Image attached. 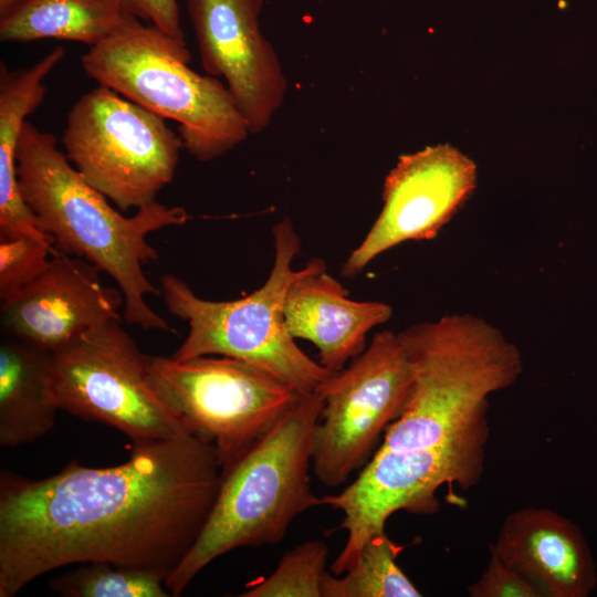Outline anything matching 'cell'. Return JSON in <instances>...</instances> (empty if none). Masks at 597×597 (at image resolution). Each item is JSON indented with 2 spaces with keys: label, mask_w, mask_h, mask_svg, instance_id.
Wrapping results in <instances>:
<instances>
[{
  "label": "cell",
  "mask_w": 597,
  "mask_h": 597,
  "mask_svg": "<svg viewBox=\"0 0 597 597\" xmlns=\"http://www.w3.org/2000/svg\"><path fill=\"white\" fill-rule=\"evenodd\" d=\"M222 468L214 447L187 430L134 444L117 465L71 461L59 473L0 474V597L63 566L108 562L165 579L201 534Z\"/></svg>",
  "instance_id": "obj_1"
},
{
  "label": "cell",
  "mask_w": 597,
  "mask_h": 597,
  "mask_svg": "<svg viewBox=\"0 0 597 597\" xmlns=\"http://www.w3.org/2000/svg\"><path fill=\"white\" fill-rule=\"evenodd\" d=\"M21 195L55 251L94 264L109 275L124 295V317L143 329L176 333L147 302L160 295L143 265L159 258L149 233L188 220L181 207L157 201L125 217L91 186L57 148L51 133L24 122L17 149Z\"/></svg>",
  "instance_id": "obj_2"
},
{
  "label": "cell",
  "mask_w": 597,
  "mask_h": 597,
  "mask_svg": "<svg viewBox=\"0 0 597 597\" xmlns=\"http://www.w3.org/2000/svg\"><path fill=\"white\" fill-rule=\"evenodd\" d=\"M412 389L385 431L381 450L442 444L488 418L489 396L511 387L522 353L498 327L472 314H450L398 333Z\"/></svg>",
  "instance_id": "obj_3"
},
{
  "label": "cell",
  "mask_w": 597,
  "mask_h": 597,
  "mask_svg": "<svg viewBox=\"0 0 597 597\" xmlns=\"http://www.w3.org/2000/svg\"><path fill=\"white\" fill-rule=\"evenodd\" d=\"M323 406L321 390L301 395L269 432L222 472L201 534L165 580L170 595L180 596L206 566L232 549L282 542L300 514L321 505L308 471Z\"/></svg>",
  "instance_id": "obj_4"
},
{
  "label": "cell",
  "mask_w": 597,
  "mask_h": 597,
  "mask_svg": "<svg viewBox=\"0 0 597 597\" xmlns=\"http://www.w3.org/2000/svg\"><path fill=\"white\" fill-rule=\"evenodd\" d=\"M182 39L132 17L81 56L86 75L178 123L184 148L199 161L228 153L250 135L235 100L217 77L188 66Z\"/></svg>",
  "instance_id": "obj_5"
},
{
  "label": "cell",
  "mask_w": 597,
  "mask_h": 597,
  "mask_svg": "<svg viewBox=\"0 0 597 597\" xmlns=\"http://www.w3.org/2000/svg\"><path fill=\"white\" fill-rule=\"evenodd\" d=\"M274 261L265 283L233 301L201 298L180 277L166 273L160 295L174 316L187 322L189 331L170 356L184 360L218 355L255 365L283 380L301 395L320 391L335 373L308 357L289 333L284 298L295 275L292 269L300 239L290 219L273 229Z\"/></svg>",
  "instance_id": "obj_6"
},
{
  "label": "cell",
  "mask_w": 597,
  "mask_h": 597,
  "mask_svg": "<svg viewBox=\"0 0 597 597\" xmlns=\"http://www.w3.org/2000/svg\"><path fill=\"white\" fill-rule=\"evenodd\" d=\"M148 375L158 398L184 426L214 447L222 472L301 397L269 371L227 356H149Z\"/></svg>",
  "instance_id": "obj_7"
},
{
  "label": "cell",
  "mask_w": 597,
  "mask_h": 597,
  "mask_svg": "<svg viewBox=\"0 0 597 597\" xmlns=\"http://www.w3.org/2000/svg\"><path fill=\"white\" fill-rule=\"evenodd\" d=\"M62 144L80 175L123 211L156 201L184 148L165 118L103 85L74 103Z\"/></svg>",
  "instance_id": "obj_8"
},
{
  "label": "cell",
  "mask_w": 597,
  "mask_h": 597,
  "mask_svg": "<svg viewBox=\"0 0 597 597\" xmlns=\"http://www.w3.org/2000/svg\"><path fill=\"white\" fill-rule=\"evenodd\" d=\"M489 434L484 418L436 447L378 449L347 488L321 498V505L344 513L339 528L347 532L345 545L331 566L332 574L349 570L368 540L385 532V523L395 512L436 513V491L441 485L458 484L461 490L474 486L484 471Z\"/></svg>",
  "instance_id": "obj_9"
},
{
  "label": "cell",
  "mask_w": 597,
  "mask_h": 597,
  "mask_svg": "<svg viewBox=\"0 0 597 597\" xmlns=\"http://www.w3.org/2000/svg\"><path fill=\"white\" fill-rule=\"evenodd\" d=\"M145 355L123 328L108 321L52 352V385L60 410L97 421L134 444L175 437L188 429L158 398Z\"/></svg>",
  "instance_id": "obj_10"
},
{
  "label": "cell",
  "mask_w": 597,
  "mask_h": 597,
  "mask_svg": "<svg viewBox=\"0 0 597 597\" xmlns=\"http://www.w3.org/2000/svg\"><path fill=\"white\" fill-rule=\"evenodd\" d=\"M412 389L407 353L398 334L374 335L349 366L320 389L324 406L313 441L312 467L331 488L363 468L380 433L402 412Z\"/></svg>",
  "instance_id": "obj_11"
},
{
  "label": "cell",
  "mask_w": 597,
  "mask_h": 597,
  "mask_svg": "<svg viewBox=\"0 0 597 597\" xmlns=\"http://www.w3.org/2000/svg\"><path fill=\"white\" fill-rule=\"evenodd\" d=\"M475 184V164L450 145L401 156L386 177L378 218L345 261L342 273H359L376 256L402 242L433 239Z\"/></svg>",
  "instance_id": "obj_12"
},
{
  "label": "cell",
  "mask_w": 597,
  "mask_h": 597,
  "mask_svg": "<svg viewBox=\"0 0 597 597\" xmlns=\"http://www.w3.org/2000/svg\"><path fill=\"white\" fill-rule=\"evenodd\" d=\"M264 0H186L202 69L221 76L250 134L264 130L281 107L287 82L260 30Z\"/></svg>",
  "instance_id": "obj_13"
},
{
  "label": "cell",
  "mask_w": 597,
  "mask_h": 597,
  "mask_svg": "<svg viewBox=\"0 0 597 597\" xmlns=\"http://www.w3.org/2000/svg\"><path fill=\"white\" fill-rule=\"evenodd\" d=\"M85 259L57 251L25 289L0 304L1 335L49 352L108 321L119 320L124 295L104 285Z\"/></svg>",
  "instance_id": "obj_14"
},
{
  "label": "cell",
  "mask_w": 597,
  "mask_h": 597,
  "mask_svg": "<svg viewBox=\"0 0 597 597\" xmlns=\"http://www.w3.org/2000/svg\"><path fill=\"white\" fill-rule=\"evenodd\" d=\"M284 321L293 338L318 349V363L331 371L342 370L366 346L370 329L387 322L391 307L383 302L354 301L348 291L313 259L295 272L284 298Z\"/></svg>",
  "instance_id": "obj_15"
},
{
  "label": "cell",
  "mask_w": 597,
  "mask_h": 597,
  "mask_svg": "<svg viewBox=\"0 0 597 597\" xmlns=\"http://www.w3.org/2000/svg\"><path fill=\"white\" fill-rule=\"evenodd\" d=\"M544 597H586L597 574L589 546L569 520L546 507L510 513L490 547Z\"/></svg>",
  "instance_id": "obj_16"
},
{
  "label": "cell",
  "mask_w": 597,
  "mask_h": 597,
  "mask_svg": "<svg viewBox=\"0 0 597 597\" xmlns=\"http://www.w3.org/2000/svg\"><path fill=\"white\" fill-rule=\"evenodd\" d=\"M64 56V48L56 46L25 69L10 71L0 64V233H27L53 242L21 195L17 149L25 118L45 97L44 80Z\"/></svg>",
  "instance_id": "obj_17"
},
{
  "label": "cell",
  "mask_w": 597,
  "mask_h": 597,
  "mask_svg": "<svg viewBox=\"0 0 597 597\" xmlns=\"http://www.w3.org/2000/svg\"><path fill=\"white\" fill-rule=\"evenodd\" d=\"M59 407L52 385V353L1 335L0 446L34 442L54 427Z\"/></svg>",
  "instance_id": "obj_18"
},
{
  "label": "cell",
  "mask_w": 597,
  "mask_h": 597,
  "mask_svg": "<svg viewBox=\"0 0 597 597\" xmlns=\"http://www.w3.org/2000/svg\"><path fill=\"white\" fill-rule=\"evenodd\" d=\"M132 17L121 0H28L0 19V39L4 42L59 39L91 48Z\"/></svg>",
  "instance_id": "obj_19"
},
{
  "label": "cell",
  "mask_w": 597,
  "mask_h": 597,
  "mask_svg": "<svg viewBox=\"0 0 597 597\" xmlns=\"http://www.w3.org/2000/svg\"><path fill=\"white\" fill-rule=\"evenodd\" d=\"M402 549L385 532L374 535L349 570L342 575L325 573L322 597L422 596L396 563Z\"/></svg>",
  "instance_id": "obj_20"
},
{
  "label": "cell",
  "mask_w": 597,
  "mask_h": 597,
  "mask_svg": "<svg viewBox=\"0 0 597 597\" xmlns=\"http://www.w3.org/2000/svg\"><path fill=\"white\" fill-rule=\"evenodd\" d=\"M165 577L145 569L108 562L82 563L50 580V587L65 597H167Z\"/></svg>",
  "instance_id": "obj_21"
},
{
  "label": "cell",
  "mask_w": 597,
  "mask_h": 597,
  "mask_svg": "<svg viewBox=\"0 0 597 597\" xmlns=\"http://www.w3.org/2000/svg\"><path fill=\"white\" fill-rule=\"evenodd\" d=\"M327 545L306 541L285 552L274 572L255 583L242 597H322Z\"/></svg>",
  "instance_id": "obj_22"
},
{
  "label": "cell",
  "mask_w": 597,
  "mask_h": 597,
  "mask_svg": "<svg viewBox=\"0 0 597 597\" xmlns=\"http://www.w3.org/2000/svg\"><path fill=\"white\" fill-rule=\"evenodd\" d=\"M54 252L50 240L27 233H0V304L31 284Z\"/></svg>",
  "instance_id": "obj_23"
},
{
  "label": "cell",
  "mask_w": 597,
  "mask_h": 597,
  "mask_svg": "<svg viewBox=\"0 0 597 597\" xmlns=\"http://www.w3.org/2000/svg\"><path fill=\"white\" fill-rule=\"evenodd\" d=\"M471 597H544L526 577L491 552L486 568L467 587Z\"/></svg>",
  "instance_id": "obj_24"
},
{
  "label": "cell",
  "mask_w": 597,
  "mask_h": 597,
  "mask_svg": "<svg viewBox=\"0 0 597 597\" xmlns=\"http://www.w3.org/2000/svg\"><path fill=\"white\" fill-rule=\"evenodd\" d=\"M137 19L149 22L163 32L185 40L178 0H121Z\"/></svg>",
  "instance_id": "obj_25"
},
{
  "label": "cell",
  "mask_w": 597,
  "mask_h": 597,
  "mask_svg": "<svg viewBox=\"0 0 597 597\" xmlns=\"http://www.w3.org/2000/svg\"><path fill=\"white\" fill-rule=\"evenodd\" d=\"M28 0H0V19L24 4Z\"/></svg>",
  "instance_id": "obj_26"
}]
</instances>
